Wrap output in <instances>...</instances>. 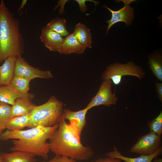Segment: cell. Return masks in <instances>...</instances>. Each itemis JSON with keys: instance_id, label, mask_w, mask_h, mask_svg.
Segmentation results:
<instances>
[{"instance_id": "6da1fadb", "label": "cell", "mask_w": 162, "mask_h": 162, "mask_svg": "<svg viewBox=\"0 0 162 162\" xmlns=\"http://www.w3.org/2000/svg\"><path fill=\"white\" fill-rule=\"evenodd\" d=\"M58 126V124L50 127L38 126L26 130H7L2 134L0 140L5 141L12 139L13 146L10 148L12 152L31 153L46 160L50 151L49 144L47 141L51 138Z\"/></svg>"}, {"instance_id": "7a4b0ae2", "label": "cell", "mask_w": 162, "mask_h": 162, "mask_svg": "<svg viewBox=\"0 0 162 162\" xmlns=\"http://www.w3.org/2000/svg\"><path fill=\"white\" fill-rule=\"evenodd\" d=\"M77 124V122L74 120L68 124L62 115L58 128L50 139V151L56 155L76 160H86L92 157L93 154L92 150L81 142Z\"/></svg>"}, {"instance_id": "3957f363", "label": "cell", "mask_w": 162, "mask_h": 162, "mask_svg": "<svg viewBox=\"0 0 162 162\" xmlns=\"http://www.w3.org/2000/svg\"><path fill=\"white\" fill-rule=\"evenodd\" d=\"M20 23L6 6L0 2V64L9 56H21L24 41L20 30Z\"/></svg>"}, {"instance_id": "277c9868", "label": "cell", "mask_w": 162, "mask_h": 162, "mask_svg": "<svg viewBox=\"0 0 162 162\" xmlns=\"http://www.w3.org/2000/svg\"><path fill=\"white\" fill-rule=\"evenodd\" d=\"M63 104L54 96L45 103L35 106L29 114L28 128L38 126L50 127L58 124L64 111Z\"/></svg>"}, {"instance_id": "5b68a950", "label": "cell", "mask_w": 162, "mask_h": 162, "mask_svg": "<svg viewBox=\"0 0 162 162\" xmlns=\"http://www.w3.org/2000/svg\"><path fill=\"white\" fill-rule=\"evenodd\" d=\"M127 75L141 79L145 76V73L141 67L131 62L125 64L116 63L107 67L102 74V79H110L114 84L118 85L121 83L122 77Z\"/></svg>"}, {"instance_id": "8992f818", "label": "cell", "mask_w": 162, "mask_h": 162, "mask_svg": "<svg viewBox=\"0 0 162 162\" xmlns=\"http://www.w3.org/2000/svg\"><path fill=\"white\" fill-rule=\"evenodd\" d=\"M161 136L151 131L139 138L130 152L141 154H151L161 147Z\"/></svg>"}, {"instance_id": "52a82bcc", "label": "cell", "mask_w": 162, "mask_h": 162, "mask_svg": "<svg viewBox=\"0 0 162 162\" xmlns=\"http://www.w3.org/2000/svg\"><path fill=\"white\" fill-rule=\"evenodd\" d=\"M112 82L110 79L103 80L96 95L86 107L88 110L96 106L104 105L109 107L115 105L117 98L112 92Z\"/></svg>"}, {"instance_id": "ba28073f", "label": "cell", "mask_w": 162, "mask_h": 162, "mask_svg": "<svg viewBox=\"0 0 162 162\" xmlns=\"http://www.w3.org/2000/svg\"><path fill=\"white\" fill-rule=\"evenodd\" d=\"M14 75L20 76L30 80L36 78L49 79L53 77L50 71L42 70L32 67L22 56L17 57L15 66Z\"/></svg>"}, {"instance_id": "9c48e42d", "label": "cell", "mask_w": 162, "mask_h": 162, "mask_svg": "<svg viewBox=\"0 0 162 162\" xmlns=\"http://www.w3.org/2000/svg\"><path fill=\"white\" fill-rule=\"evenodd\" d=\"M124 6L119 10L115 11L111 9L106 6L103 7L107 9L111 13V19L106 21L108 24L106 35L107 34L111 27L115 24L121 22L125 23L127 26H130L134 18V9L131 7L130 4L134 0H122Z\"/></svg>"}, {"instance_id": "30bf717a", "label": "cell", "mask_w": 162, "mask_h": 162, "mask_svg": "<svg viewBox=\"0 0 162 162\" xmlns=\"http://www.w3.org/2000/svg\"><path fill=\"white\" fill-rule=\"evenodd\" d=\"M40 39L50 50L58 52L64 40V38L59 34L46 26L42 29Z\"/></svg>"}, {"instance_id": "8fae6325", "label": "cell", "mask_w": 162, "mask_h": 162, "mask_svg": "<svg viewBox=\"0 0 162 162\" xmlns=\"http://www.w3.org/2000/svg\"><path fill=\"white\" fill-rule=\"evenodd\" d=\"M17 57L15 55L10 56L0 65V86L10 84L14 76L15 66Z\"/></svg>"}, {"instance_id": "7c38bea8", "label": "cell", "mask_w": 162, "mask_h": 162, "mask_svg": "<svg viewBox=\"0 0 162 162\" xmlns=\"http://www.w3.org/2000/svg\"><path fill=\"white\" fill-rule=\"evenodd\" d=\"M162 147L154 153L149 155L141 154L140 157L131 158L124 156L120 153L115 146H114L113 151L106 154L107 157L118 159L125 162H152L156 157L161 154Z\"/></svg>"}, {"instance_id": "4fadbf2b", "label": "cell", "mask_w": 162, "mask_h": 162, "mask_svg": "<svg viewBox=\"0 0 162 162\" xmlns=\"http://www.w3.org/2000/svg\"><path fill=\"white\" fill-rule=\"evenodd\" d=\"M86 49L78 41L73 34L71 33L69 34L64 38L58 52L60 54L66 55L72 53L80 54L83 53Z\"/></svg>"}, {"instance_id": "5bb4252c", "label": "cell", "mask_w": 162, "mask_h": 162, "mask_svg": "<svg viewBox=\"0 0 162 162\" xmlns=\"http://www.w3.org/2000/svg\"><path fill=\"white\" fill-rule=\"evenodd\" d=\"M88 110L86 107L76 111H72L68 109L64 110L62 116L65 120H68L70 122L74 120L77 122L78 131L80 136L86 125V115Z\"/></svg>"}, {"instance_id": "9a60e30c", "label": "cell", "mask_w": 162, "mask_h": 162, "mask_svg": "<svg viewBox=\"0 0 162 162\" xmlns=\"http://www.w3.org/2000/svg\"><path fill=\"white\" fill-rule=\"evenodd\" d=\"M19 98H28L32 99L33 98L32 94H23L13 89L10 86H0V101L12 106L15 100Z\"/></svg>"}, {"instance_id": "2e32d148", "label": "cell", "mask_w": 162, "mask_h": 162, "mask_svg": "<svg viewBox=\"0 0 162 162\" xmlns=\"http://www.w3.org/2000/svg\"><path fill=\"white\" fill-rule=\"evenodd\" d=\"M28 98H19L12 106V118L29 114L35 106Z\"/></svg>"}, {"instance_id": "e0dca14e", "label": "cell", "mask_w": 162, "mask_h": 162, "mask_svg": "<svg viewBox=\"0 0 162 162\" xmlns=\"http://www.w3.org/2000/svg\"><path fill=\"white\" fill-rule=\"evenodd\" d=\"M78 41L86 48H92V36L89 29L85 25L79 23L72 33Z\"/></svg>"}, {"instance_id": "ac0fdd59", "label": "cell", "mask_w": 162, "mask_h": 162, "mask_svg": "<svg viewBox=\"0 0 162 162\" xmlns=\"http://www.w3.org/2000/svg\"><path fill=\"white\" fill-rule=\"evenodd\" d=\"M36 155L21 151L2 153V162H34Z\"/></svg>"}, {"instance_id": "d6986e66", "label": "cell", "mask_w": 162, "mask_h": 162, "mask_svg": "<svg viewBox=\"0 0 162 162\" xmlns=\"http://www.w3.org/2000/svg\"><path fill=\"white\" fill-rule=\"evenodd\" d=\"M31 80L20 76L14 75L9 86L20 94H29L28 92Z\"/></svg>"}, {"instance_id": "ffe728a7", "label": "cell", "mask_w": 162, "mask_h": 162, "mask_svg": "<svg viewBox=\"0 0 162 162\" xmlns=\"http://www.w3.org/2000/svg\"><path fill=\"white\" fill-rule=\"evenodd\" d=\"M29 114L12 118L6 124L5 129L8 130H21L25 127H28L29 124Z\"/></svg>"}, {"instance_id": "44dd1931", "label": "cell", "mask_w": 162, "mask_h": 162, "mask_svg": "<svg viewBox=\"0 0 162 162\" xmlns=\"http://www.w3.org/2000/svg\"><path fill=\"white\" fill-rule=\"evenodd\" d=\"M148 63L150 69L158 80L162 81V61L160 55L157 54L148 56Z\"/></svg>"}, {"instance_id": "7402d4cb", "label": "cell", "mask_w": 162, "mask_h": 162, "mask_svg": "<svg viewBox=\"0 0 162 162\" xmlns=\"http://www.w3.org/2000/svg\"><path fill=\"white\" fill-rule=\"evenodd\" d=\"M66 20L64 19L56 18L51 20L46 26L62 37L66 36L69 33L66 29Z\"/></svg>"}, {"instance_id": "603a6c76", "label": "cell", "mask_w": 162, "mask_h": 162, "mask_svg": "<svg viewBox=\"0 0 162 162\" xmlns=\"http://www.w3.org/2000/svg\"><path fill=\"white\" fill-rule=\"evenodd\" d=\"M12 118V106L0 101V126L5 129L6 124Z\"/></svg>"}, {"instance_id": "cb8c5ba5", "label": "cell", "mask_w": 162, "mask_h": 162, "mask_svg": "<svg viewBox=\"0 0 162 162\" xmlns=\"http://www.w3.org/2000/svg\"><path fill=\"white\" fill-rule=\"evenodd\" d=\"M148 127L151 131L158 135H161L162 133V112L155 118L149 122Z\"/></svg>"}, {"instance_id": "d4e9b609", "label": "cell", "mask_w": 162, "mask_h": 162, "mask_svg": "<svg viewBox=\"0 0 162 162\" xmlns=\"http://www.w3.org/2000/svg\"><path fill=\"white\" fill-rule=\"evenodd\" d=\"M47 162H77L76 160L69 157L56 155Z\"/></svg>"}, {"instance_id": "484cf974", "label": "cell", "mask_w": 162, "mask_h": 162, "mask_svg": "<svg viewBox=\"0 0 162 162\" xmlns=\"http://www.w3.org/2000/svg\"><path fill=\"white\" fill-rule=\"evenodd\" d=\"M92 162H122L118 159L108 157L104 158H100Z\"/></svg>"}, {"instance_id": "4316f807", "label": "cell", "mask_w": 162, "mask_h": 162, "mask_svg": "<svg viewBox=\"0 0 162 162\" xmlns=\"http://www.w3.org/2000/svg\"><path fill=\"white\" fill-rule=\"evenodd\" d=\"M156 90L158 98L162 101V83L156 82L155 83Z\"/></svg>"}, {"instance_id": "83f0119b", "label": "cell", "mask_w": 162, "mask_h": 162, "mask_svg": "<svg viewBox=\"0 0 162 162\" xmlns=\"http://www.w3.org/2000/svg\"><path fill=\"white\" fill-rule=\"evenodd\" d=\"M89 0H75L79 4L80 11L82 12L86 11L87 9V6L86 4V2Z\"/></svg>"}, {"instance_id": "f1b7e54d", "label": "cell", "mask_w": 162, "mask_h": 162, "mask_svg": "<svg viewBox=\"0 0 162 162\" xmlns=\"http://www.w3.org/2000/svg\"><path fill=\"white\" fill-rule=\"evenodd\" d=\"M27 2V1L26 0H23L22 1L21 4L18 10V12L20 13V15H21L22 10L24 6L26 4Z\"/></svg>"}, {"instance_id": "f546056e", "label": "cell", "mask_w": 162, "mask_h": 162, "mask_svg": "<svg viewBox=\"0 0 162 162\" xmlns=\"http://www.w3.org/2000/svg\"><path fill=\"white\" fill-rule=\"evenodd\" d=\"M153 162H162V159H155Z\"/></svg>"}, {"instance_id": "4dcf8cb0", "label": "cell", "mask_w": 162, "mask_h": 162, "mask_svg": "<svg viewBox=\"0 0 162 162\" xmlns=\"http://www.w3.org/2000/svg\"><path fill=\"white\" fill-rule=\"evenodd\" d=\"M4 129L2 128L0 126V137L1 136V135L2 134L3 132V130Z\"/></svg>"}, {"instance_id": "1f68e13d", "label": "cell", "mask_w": 162, "mask_h": 162, "mask_svg": "<svg viewBox=\"0 0 162 162\" xmlns=\"http://www.w3.org/2000/svg\"><path fill=\"white\" fill-rule=\"evenodd\" d=\"M0 162H2V153H0Z\"/></svg>"}, {"instance_id": "d6a6232c", "label": "cell", "mask_w": 162, "mask_h": 162, "mask_svg": "<svg viewBox=\"0 0 162 162\" xmlns=\"http://www.w3.org/2000/svg\"><path fill=\"white\" fill-rule=\"evenodd\" d=\"M46 162V161H41V162Z\"/></svg>"}]
</instances>
